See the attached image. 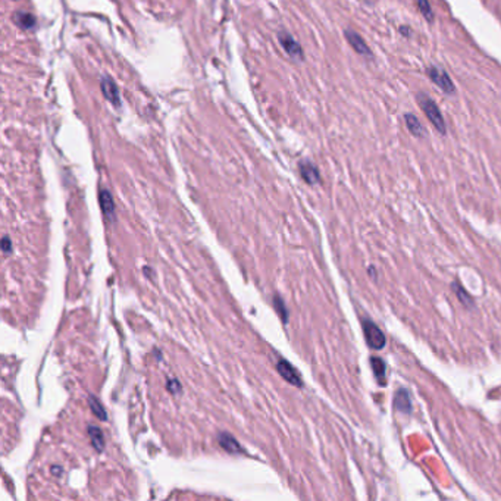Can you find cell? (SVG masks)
Returning <instances> with one entry per match:
<instances>
[{"label":"cell","mask_w":501,"mask_h":501,"mask_svg":"<svg viewBox=\"0 0 501 501\" xmlns=\"http://www.w3.org/2000/svg\"><path fill=\"white\" fill-rule=\"evenodd\" d=\"M419 106L422 107L424 113L426 115V118L429 119V122L435 127V130L440 133V134H445L447 133V125H445V121H444V116L441 113L440 107L437 106V103L429 99L428 96H425L424 93H421L418 97H416Z\"/></svg>","instance_id":"cell-1"},{"label":"cell","mask_w":501,"mask_h":501,"mask_svg":"<svg viewBox=\"0 0 501 501\" xmlns=\"http://www.w3.org/2000/svg\"><path fill=\"white\" fill-rule=\"evenodd\" d=\"M400 34L404 35V37H410V35H411V28L407 27V25H401V27H400Z\"/></svg>","instance_id":"cell-22"},{"label":"cell","mask_w":501,"mask_h":501,"mask_svg":"<svg viewBox=\"0 0 501 501\" xmlns=\"http://www.w3.org/2000/svg\"><path fill=\"white\" fill-rule=\"evenodd\" d=\"M89 437H90L91 444L97 451H102L105 448V438L102 431L97 426H89Z\"/></svg>","instance_id":"cell-13"},{"label":"cell","mask_w":501,"mask_h":501,"mask_svg":"<svg viewBox=\"0 0 501 501\" xmlns=\"http://www.w3.org/2000/svg\"><path fill=\"white\" fill-rule=\"evenodd\" d=\"M168 390H169L171 393L177 394V393H180V391H181V385H180V382H178L177 380H171L169 382H168Z\"/></svg>","instance_id":"cell-20"},{"label":"cell","mask_w":501,"mask_h":501,"mask_svg":"<svg viewBox=\"0 0 501 501\" xmlns=\"http://www.w3.org/2000/svg\"><path fill=\"white\" fill-rule=\"evenodd\" d=\"M299 169H300L302 178H303L304 181L307 182V184H310V185H315V184H318V182L320 181V175H319L318 168L315 166L312 162H307V160L300 162Z\"/></svg>","instance_id":"cell-8"},{"label":"cell","mask_w":501,"mask_h":501,"mask_svg":"<svg viewBox=\"0 0 501 501\" xmlns=\"http://www.w3.org/2000/svg\"><path fill=\"white\" fill-rule=\"evenodd\" d=\"M276 369H278L279 375H281L284 380L287 381V382L293 384V385H296V387H302V385H303L302 377H300L299 372L294 369V366H291L287 360L281 359V360L278 362V364H276Z\"/></svg>","instance_id":"cell-6"},{"label":"cell","mask_w":501,"mask_h":501,"mask_svg":"<svg viewBox=\"0 0 501 501\" xmlns=\"http://www.w3.org/2000/svg\"><path fill=\"white\" fill-rule=\"evenodd\" d=\"M364 340L372 350H382L387 344V338L372 320H363Z\"/></svg>","instance_id":"cell-3"},{"label":"cell","mask_w":501,"mask_h":501,"mask_svg":"<svg viewBox=\"0 0 501 501\" xmlns=\"http://www.w3.org/2000/svg\"><path fill=\"white\" fill-rule=\"evenodd\" d=\"M344 37H346L347 43L353 47V50H354L356 53H359V55H362V56H367V58L372 56V52H370V49H369L367 45H366L363 37H360L356 31L346 30L344 31Z\"/></svg>","instance_id":"cell-5"},{"label":"cell","mask_w":501,"mask_h":501,"mask_svg":"<svg viewBox=\"0 0 501 501\" xmlns=\"http://www.w3.org/2000/svg\"><path fill=\"white\" fill-rule=\"evenodd\" d=\"M453 285H454L455 288H457V289H455V293H457V296H458V299L462 300V303L466 304V306H472V304H473V303H472L471 296H469L468 293H465V289L462 288V287H460V285H458L457 282H455V284H453Z\"/></svg>","instance_id":"cell-19"},{"label":"cell","mask_w":501,"mask_h":501,"mask_svg":"<svg viewBox=\"0 0 501 501\" xmlns=\"http://www.w3.org/2000/svg\"><path fill=\"white\" fill-rule=\"evenodd\" d=\"M100 206H102V211L103 213L106 215L107 218L110 221H113V216H115V204H113V198L110 196V193L103 190L100 191Z\"/></svg>","instance_id":"cell-12"},{"label":"cell","mask_w":501,"mask_h":501,"mask_svg":"<svg viewBox=\"0 0 501 501\" xmlns=\"http://www.w3.org/2000/svg\"><path fill=\"white\" fill-rule=\"evenodd\" d=\"M275 300V307H276V310H278V313H279V316H281V319L284 320V322H287V319H288V312H287V309H285V304H284V302L279 299V297H275L273 299Z\"/></svg>","instance_id":"cell-18"},{"label":"cell","mask_w":501,"mask_h":501,"mask_svg":"<svg viewBox=\"0 0 501 501\" xmlns=\"http://www.w3.org/2000/svg\"><path fill=\"white\" fill-rule=\"evenodd\" d=\"M394 407L401 413H410L411 411V400L409 393L406 390H398L394 397Z\"/></svg>","instance_id":"cell-10"},{"label":"cell","mask_w":501,"mask_h":501,"mask_svg":"<svg viewBox=\"0 0 501 501\" xmlns=\"http://www.w3.org/2000/svg\"><path fill=\"white\" fill-rule=\"evenodd\" d=\"M426 75L429 76L431 81H432L434 84H437V86H438L445 94H453L455 91L454 84H453L451 78H450V75L445 72L444 68L435 66V65H431V66L426 68Z\"/></svg>","instance_id":"cell-2"},{"label":"cell","mask_w":501,"mask_h":501,"mask_svg":"<svg viewBox=\"0 0 501 501\" xmlns=\"http://www.w3.org/2000/svg\"><path fill=\"white\" fill-rule=\"evenodd\" d=\"M218 440H219V444L224 450H227L228 453H240L243 451L240 444L237 442V440L234 437H231L229 434H219L218 435Z\"/></svg>","instance_id":"cell-11"},{"label":"cell","mask_w":501,"mask_h":501,"mask_svg":"<svg viewBox=\"0 0 501 501\" xmlns=\"http://www.w3.org/2000/svg\"><path fill=\"white\" fill-rule=\"evenodd\" d=\"M100 89H102L103 96L106 97L107 100H109L113 106H119V105H121V100H119V90H118V87H116V84L113 82L112 78H109V76L102 78Z\"/></svg>","instance_id":"cell-7"},{"label":"cell","mask_w":501,"mask_h":501,"mask_svg":"<svg viewBox=\"0 0 501 501\" xmlns=\"http://www.w3.org/2000/svg\"><path fill=\"white\" fill-rule=\"evenodd\" d=\"M404 122H406V127H407V130H409L411 136L418 137V138H422V137L426 136L424 125L421 123V121L413 113H406L404 115Z\"/></svg>","instance_id":"cell-9"},{"label":"cell","mask_w":501,"mask_h":501,"mask_svg":"<svg viewBox=\"0 0 501 501\" xmlns=\"http://www.w3.org/2000/svg\"><path fill=\"white\" fill-rule=\"evenodd\" d=\"M418 3V8L421 11V14L424 15L428 22H434V11H432V6L428 0H416Z\"/></svg>","instance_id":"cell-16"},{"label":"cell","mask_w":501,"mask_h":501,"mask_svg":"<svg viewBox=\"0 0 501 501\" xmlns=\"http://www.w3.org/2000/svg\"><path fill=\"white\" fill-rule=\"evenodd\" d=\"M279 43L282 46V49L288 53L289 56L296 61H302L303 59V50L302 46L299 45L288 32H279Z\"/></svg>","instance_id":"cell-4"},{"label":"cell","mask_w":501,"mask_h":501,"mask_svg":"<svg viewBox=\"0 0 501 501\" xmlns=\"http://www.w3.org/2000/svg\"><path fill=\"white\" fill-rule=\"evenodd\" d=\"M89 404H90L91 411L94 413L96 418H99L100 421H106L107 413L105 411V409H103V406L99 403V400H96L94 397H90V398H89Z\"/></svg>","instance_id":"cell-17"},{"label":"cell","mask_w":501,"mask_h":501,"mask_svg":"<svg viewBox=\"0 0 501 501\" xmlns=\"http://www.w3.org/2000/svg\"><path fill=\"white\" fill-rule=\"evenodd\" d=\"M370 366L373 369V373H375L377 380L380 382V385H385V363L382 362V359L372 357L370 359Z\"/></svg>","instance_id":"cell-15"},{"label":"cell","mask_w":501,"mask_h":501,"mask_svg":"<svg viewBox=\"0 0 501 501\" xmlns=\"http://www.w3.org/2000/svg\"><path fill=\"white\" fill-rule=\"evenodd\" d=\"M52 472H53L55 475H58V472H62V471H61V468H59V469H58V468H53V469H52Z\"/></svg>","instance_id":"cell-23"},{"label":"cell","mask_w":501,"mask_h":501,"mask_svg":"<svg viewBox=\"0 0 501 501\" xmlns=\"http://www.w3.org/2000/svg\"><path fill=\"white\" fill-rule=\"evenodd\" d=\"M14 21H15L18 27H21L24 30H30L35 25V18L31 14H27V12H16L15 16H14Z\"/></svg>","instance_id":"cell-14"},{"label":"cell","mask_w":501,"mask_h":501,"mask_svg":"<svg viewBox=\"0 0 501 501\" xmlns=\"http://www.w3.org/2000/svg\"><path fill=\"white\" fill-rule=\"evenodd\" d=\"M2 250H3L5 255H9V253L12 252V244H11V241H9L8 237H3V241H2Z\"/></svg>","instance_id":"cell-21"}]
</instances>
